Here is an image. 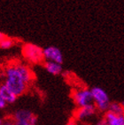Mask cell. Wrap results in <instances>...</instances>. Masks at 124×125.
I'll return each mask as SVG.
<instances>
[{
    "instance_id": "9c48e42d",
    "label": "cell",
    "mask_w": 124,
    "mask_h": 125,
    "mask_svg": "<svg viewBox=\"0 0 124 125\" xmlns=\"http://www.w3.org/2000/svg\"><path fill=\"white\" fill-rule=\"evenodd\" d=\"M104 118L108 125H124V115H118L111 111L105 113Z\"/></svg>"
},
{
    "instance_id": "8992f818",
    "label": "cell",
    "mask_w": 124,
    "mask_h": 125,
    "mask_svg": "<svg viewBox=\"0 0 124 125\" xmlns=\"http://www.w3.org/2000/svg\"><path fill=\"white\" fill-rule=\"evenodd\" d=\"M43 57L47 61L62 64L63 63V54L61 51L55 46H48L43 49Z\"/></svg>"
},
{
    "instance_id": "52a82bcc",
    "label": "cell",
    "mask_w": 124,
    "mask_h": 125,
    "mask_svg": "<svg viewBox=\"0 0 124 125\" xmlns=\"http://www.w3.org/2000/svg\"><path fill=\"white\" fill-rule=\"evenodd\" d=\"M12 119L14 120L15 123L26 122V123L36 124V122H37L36 116L28 109H18L17 111H15L12 115Z\"/></svg>"
},
{
    "instance_id": "5bb4252c",
    "label": "cell",
    "mask_w": 124,
    "mask_h": 125,
    "mask_svg": "<svg viewBox=\"0 0 124 125\" xmlns=\"http://www.w3.org/2000/svg\"><path fill=\"white\" fill-rule=\"evenodd\" d=\"M95 125H108L107 123H106V121H105V118H101V119H99V120L96 123Z\"/></svg>"
},
{
    "instance_id": "30bf717a",
    "label": "cell",
    "mask_w": 124,
    "mask_h": 125,
    "mask_svg": "<svg viewBox=\"0 0 124 125\" xmlns=\"http://www.w3.org/2000/svg\"><path fill=\"white\" fill-rule=\"evenodd\" d=\"M43 67L48 73H50L51 75H58L61 74L62 72V66L61 64L53 62V61H47L45 60L43 63Z\"/></svg>"
},
{
    "instance_id": "4fadbf2b",
    "label": "cell",
    "mask_w": 124,
    "mask_h": 125,
    "mask_svg": "<svg viewBox=\"0 0 124 125\" xmlns=\"http://www.w3.org/2000/svg\"><path fill=\"white\" fill-rule=\"evenodd\" d=\"M1 125H16L15 122L12 118H6L5 120H3V123Z\"/></svg>"
},
{
    "instance_id": "8fae6325",
    "label": "cell",
    "mask_w": 124,
    "mask_h": 125,
    "mask_svg": "<svg viewBox=\"0 0 124 125\" xmlns=\"http://www.w3.org/2000/svg\"><path fill=\"white\" fill-rule=\"evenodd\" d=\"M118 115H124V106L122 103L119 102H111L109 106V110Z\"/></svg>"
},
{
    "instance_id": "d6986e66",
    "label": "cell",
    "mask_w": 124,
    "mask_h": 125,
    "mask_svg": "<svg viewBox=\"0 0 124 125\" xmlns=\"http://www.w3.org/2000/svg\"><path fill=\"white\" fill-rule=\"evenodd\" d=\"M2 123H3V120L1 119V118H0V125L2 124Z\"/></svg>"
},
{
    "instance_id": "277c9868",
    "label": "cell",
    "mask_w": 124,
    "mask_h": 125,
    "mask_svg": "<svg viewBox=\"0 0 124 125\" xmlns=\"http://www.w3.org/2000/svg\"><path fill=\"white\" fill-rule=\"evenodd\" d=\"M73 100L78 107H83L93 103L91 91L88 88L75 90L72 94Z\"/></svg>"
},
{
    "instance_id": "2e32d148",
    "label": "cell",
    "mask_w": 124,
    "mask_h": 125,
    "mask_svg": "<svg viewBox=\"0 0 124 125\" xmlns=\"http://www.w3.org/2000/svg\"><path fill=\"white\" fill-rule=\"evenodd\" d=\"M15 124L16 125H36L31 123H26V122H19V123H15Z\"/></svg>"
},
{
    "instance_id": "ffe728a7",
    "label": "cell",
    "mask_w": 124,
    "mask_h": 125,
    "mask_svg": "<svg viewBox=\"0 0 124 125\" xmlns=\"http://www.w3.org/2000/svg\"><path fill=\"white\" fill-rule=\"evenodd\" d=\"M82 125H90V124H87V123H83V124H82Z\"/></svg>"
},
{
    "instance_id": "7a4b0ae2",
    "label": "cell",
    "mask_w": 124,
    "mask_h": 125,
    "mask_svg": "<svg viewBox=\"0 0 124 125\" xmlns=\"http://www.w3.org/2000/svg\"><path fill=\"white\" fill-rule=\"evenodd\" d=\"M91 91L92 93L93 103L95 104L98 111L102 113H106L109 110V106L111 103L107 92L98 86L92 87Z\"/></svg>"
},
{
    "instance_id": "e0dca14e",
    "label": "cell",
    "mask_w": 124,
    "mask_h": 125,
    "mask_svg": "<svg viewBox=\"0 0 124 125\" xmlns=\"http://www.w3.org/2000/svg\"><path fill=\"white\" fill-rule=\"evenodd\" d=\"M67 125H76V123H75V121L72 120V121H70L69 123H67Z\"/></svg>"
},
{
    "instance_id": "6da1fadb",
    "label": "cell",
    "mask_w": 124,
    "mask_h": 125,
    "mask_svg": "<svg viewBox=\"0 0 124 125\" xmlns=\"http://www.w3.org/2000/svg\"><path fill=\"white\" fill-rule=\"evenodd\" d=\"M34 79L33 72L25 64L17 62L8 66L5 70L4 83L17 97L23 95Z\"/></svg>"
},
{
    "instance_id": "44dd1931",
    "label": "cell",
    "mask_w": 124,
    "mask_h": 125,
    "mask_svg": "<svg viewBox=\"0 0 124 125\" xmlns=\"http://www.w3.org/2000/svg\"><path fill=\"white\" fill-rule=\"evenodd\" d=\"M122 104H123V103H122ZM123 106H124V104H123Z\"/></svg>"
},
{
    "instance_id": "ac0fdd59",
    "label": "cell",
    "mask_w": 124,
    "mask_h": 125,
    "mask_svg": "<svg viewBox=\"0 0 124 125\" xmlns=\"http://www.w3.org/2000/svg\"><path fill=\"white\" fill-rule=\"evenodd\" d=\"M5 36L4 35V34L0 32V41H1V40H2V39L4 38V37H5Z\"/></svg>"
},
{
    "instance_id": "5b68a950",
    "label": "cell",
    "mask_w": 124,
    "mask_h": 125,
    "mask_svg": "<svg viewBox=\"0 0 124 125\" xmlns=\"http://www.w3.org/2000/svg\"><path fill=\"white\" fill-rule=\"evenodd\" d=\"M98 109L96 107L95 104L92 103L83 107H78V109L75 111L74 117L79 122H85L93 115H95Z\"/></svg>"
},
{
    "instance_id": "7c38bea8",
    "label": "cell",
    "mask_w": 124,
    "mask_h": 125,
    "mask_svg": "<svg viewBox=\"0 0 124 125\" xmlns=\"http://www.w3.org/2000/svg\"><path fill=\"white\" fill-rule=\"evenodd\" d=\"M14 44V40L7 36H5L4 38L0 41V48L1 49H10L11 47H12Z\"/></svg>"
},
{
    "instance_id": "3957f363",
    "label": "cell",
    "mask_w": 124,
    "mask_h": 125,
    "mask_svg": "<svg viewBox=\"0 0 124 125\" xmlns=\"http://www.w3.org/2000/svg\"><path fill=\"white\" fill-rule=\"evenodd\" d=\"M22 55L27 61L32 64H38L44 60L43 49L34 43H25L22 46Z\"/></svg>"
},
{
    "instance_id": "ba28073f",
    "label": "cell",
    "mask_w": 124,
    "mask_h": 125,
    "mask_svg": "<svg viewBox=\"0 0 124 125\" xmlns=\"http://www.w3.org/2000/svg\"><path fill=\"white\" fill-rule=\"evenodd\" d=\"M0 96L6 104H13L16 101L18 97L13 92L9 90L5 84H2L0 86Z\"/></svg>"
},
{
    "instance_id": "7402d4cb",
    "label": "cell",
    "mask_w": 124,
    "mask_h": 125,
    "mask_svg": "<svg viewBox=\"0 0 124 125\" xmlns=\"http://www.w3.org/2000/svg\"><path fill=\"white\" fill-rule=\"evenodd\" d=\"M0 86H1V84H0Z\"/></svg>"
},
{
    "instance_id": "9a60e30c",
    "label": "cell",
    "mask_w": 124,
    "mask_h": 125,
    "mask_svg": "<svg viewBox=\"0 0 124 125\" xmlns=\"http://www.w3.org/2000/svg\"><path fill=\"white\" fill-rule=\"evenodd\" d=\"M6 105H7V104L5 103V101L1 98V96H0V109L5 108V106H6Z\"/></svg>"
}]
</instances>
